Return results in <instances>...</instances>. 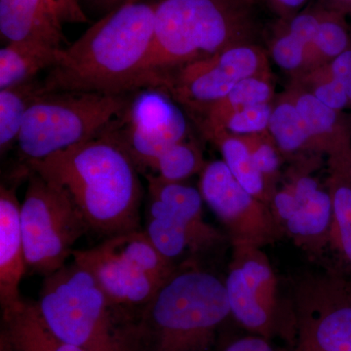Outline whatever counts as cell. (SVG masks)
<instances>
[{
	"instance_id": "cell-1",
	"label": "cell",
	"mask_w": 351,
	"mask_h": 351,
	"mask_svg": "<svg viewBox=\"0 0 351 351\" xmlns=\"http://www.w3.org/2000/svg\"><path fill=\"white\" fill-rule=\"evenodd\" d=\"M158 1L121 4L63 48L43 92L124 94L149 89L147 62Z\"/></svg>"
},
{
	"instance_id": "cell-2",
	"label": "cell",
	"mask_w": 351,
	"mask_h": 351,
	"mask_svg": "<svg viewBox=\"0 0 351 351\" xmlns=\"http://www.w3.org/2000/svg\"><path fill=\"white\" fill-rule=\"evenodd\" d=\"M25 168L66 189L90 230L108 239L140 230L144 191L138 167L110 130Z\"/></svg>"
},
{
	"instance_id": "cell-3",
	"label": "cell",
	"mask_w": 351,
	"mask_h": 351,
	"mask_svg": "<svg viewBox=\"0 0 351 351\" xmlns=\"http://www.w3.org/2000/svg\"><path fill=\"white\" fill-rule=\"evenodd\" d=\"M232 314L226 284L189 265L178 267L127 328L130 351H212Z\"/></svg>"
},
{
	"instance_id": "cell-4",
	"label": "cell",
	"mask_w": 351,
	"mask_h": 351,
	"mask_svg": "<svg viewBox=\"0 0 351 351\" xmlns=\"http://www.w3.org/2000/svg\"><path fill=\"white\" fill-rule=\"evenodd\" d=\"M255 6L247 0H159L147 62L149 89L178 68L235 46L255 43Z\"/></svg>"
},
{
	"instance_id": "cell-5",
	"label": "cell",
	"mask_w": 351,
	"mask_h": 351,
	"mask_svg": "<svg viewBox=\"0 0 351 351\" xmlns=\"http://www.w3.org/2000/svg\"><path fill=\"white\" fill-rule=\"evenodd\" d=\"M38 306L51 332L69 345L83 351H130L128 319L75 261L45 277Z\"/></svg>"
},
{
	"instance_id": "cell-6",
	"label": "cell",
	"mask_w": 351,
	"mask_h": 351,
	"mask_svg": "<svg viewBox=\"0 0 351 351\" xmlns=\"http://www.w3.org/2000/svg\"><path fill=\"white\" fill-rule=\"evenodd\" d=\"M136 94H38L27 110L18 138L21 157L25 164L43 160L99 137L119 123Z\"/></svg>"
},
{
	"instance_id": "cell-7",
	"label": "cell",
	"mask_w": 351,
	"mask_h": 351,
	"mask_svg": "<svg viewBox=\"0 0 351 351\" xmlns=\"http://www.w3.org/2000/svg\"><path fill=\"white\" fill-rule=\"evenodd\" d=\"M27 170L20 211L25 263L29 271L46 277L66 265L76 241L90 228L66 189Z\"/></svg>"
},
{
	"instance_id": "cell-8",
	"label": "cell",
	"mask_w": 351,
	"mask_h": 351,
	"mask_svg": "<svg viewBox=\"0 0 351 351\" xmlns=\"http://www.w3.org/2000/svg\"><path fill=\"white\" fill-rule=\"evenodd\" d=\"M293 311L294 351H351V277L337 271L302 277Z\"/></svg>"
},
{
	"instance_id": "cell-9",
	"label": "cell",
	"mask_w": 351,
	"mask_h": 351,
	"mask_svg": "<svg viewBox=\"0 0 351 351\" xmlns=\"http://www.w3.org/2000/svg\"><path fill=\"white\" fill-rule=\"evenodd\" d=\"M269 75L272 73L265 51L256 43L243 44L166 73L159 91L195 117L245 78Z\"/></svg>"
},
{
	"instance_id": "cell-10",
	"label": "cell",
	"mask_w": 351,
	"mask_h": 351,
	"mask_svg": "<svg viewBox=\"0 0 351 351\" xmlns=\"http://www.w3.org/2000/svg\"><path fill=\"white\" fill-rule=\"evenodd\" d=\"M316 156L295 157L270 203L281 234L313 253L329 245L332 221L331 195L311 172Z\"/></svg>"
},
{
	"instance_id": "cell-11",
	"label": "cell",
	"mask_w": 351,
	"mask_h": 351,
	"mask_svg": "<svg viewBox=\"0 0 351 351\" xmlns=\"http://www.w3.org/2000/svg\"><path fill=\"white\" fill-rule=\"evenodd\" d=\"M199 191L204 202L226 226L232 245L262 248L282 235L269 205L250 195L225 161L206 164L200 173Z\"/></svg>"
},
{
	"instance_id": "cell-12",
	"label": "cell",
	"mask_w": 351,
	"mask_h": 351,
	"mask_svg": "<svg viewBox=\"0 0 351 351\" xmlns=\"http://www.w3.org/2000/svg\"><path fill=\"white\" fill-rule=\"evenodd\" d=\"M110 132L125 147L138 169H149L166 149L188 138V122L168 95L143 89Z\"/></svg>"
},
{
	"instance_id": "cell-13",
	"label": "cell",
	"mask_w": 351,
	"mask_h": 351,
	"mask_svg": "<svg viewBox=\"0 0 351 351\" xmlns=\"http://www.w3.org/2000/svg\"><path fill=\"white\" fill-rule=\"evenodd\" d=\"M75 262L96 279L117 308L132 322L165 282L108 251L103 244L89 250L73 251Z\"/></svg>"
},
{
	"instance_id": "cell-14",
	"label": "cell",
	"mask_w": 351,
	"mask_h": 351,
	"mask_svg": "<svg viewBox=\"0 0 351 351\" xmlns=\"http://www.w3.org/2000/svg\"><path fill=\"white\" fill-rule=\"evenodd\" d=\"M15 186H0V304L2 316L19 309L25 300L20 285L27 270Z\"/></svg>"
},
{
	"instance_id": "cell-15",
	"label": "cell",
	"mask_w": 351,
	"mask_h": 351,
	"mask_svg": "<svg viewBox=\"0 0 351 351\" xmlns=\"http://www.w3.org/2000/svg\"><path fill=\"white\" fill-rule=\"evenodd\" d=\"M286 93L294 101L311 129L321 156L329 166L351 165V117L332 110L291 82Z\"/></svg>"
},
{
	"instance_id": "cell-16",
	"label": "cell",
	"mask_w": 351,
	"mask_h": 351,
	"mask_svg": "<svg viewBox=\"0 0 351 351\" xmlns=\"http://www.w3.org/2000/svg\"><path fill=\"white\" fill-rule=\"evenodd\" d=\"M63 23L55 0H0V34L8 43L36 41L64 48Z\"/></svg>"
},
{
	"instance_id": "cell-17",
	"label": "cell",
	"mask_w": 351,
	"mask_h": 351,
	"mask_svg": "<svg viewBox=\"0 0 351 351\" xmlns=\"http://www.w3.org/2000/svg\"><path fill=\"white\" fill-rule=\"evenodd\" d=\"M145 177L149 199L156 201L166 213L186 226L203 251L211 250L223 242L221 233L204 219V200L199 189L184 182L165 181L154 173H147Z\"/></svg>"
},
{
	"instance_id": "cell-18",
	"label": "cell",
	"mask_w": 351,
	"mask_h": 351,
	"mask_svg": "<svg viewBox=\"0 0 351 351\" xmlns=\"http://www.w3.org/2000/svg\"><path fill=\"white\" fill-rule=\"evenodd\" d=\"M274 75L251 76L232 88L221 100L212 104L193 119L203 135L223 130L226 122L243 108L272 103L276 99Z\"/></svg>"
},
{
	"instance_id": "cell-19",
	"label": "cell",
	"mask_w": 351,
	"mask_h": 351,
	"mask_svg": "<svg viewBox=\"0 0 351 351\" xmlns=\"http://www.w3.org/2000/svg\"><path fill=\"white\" fill-rule=\"evenodd\" d=\"M1 332L14 351H83L58 339L44 322L38 302L25 301L14 313L2 316Z\"/></svg>"
},
{
	"instance_id": "cell-20",
	"label": "cell",
	"mask_w": 351,
	"mask_h": 351,
	"mask_svg": "<svg viewBox=\"0 0 351 351\" xmlns=\"http://www.w3.org/2000/svg\"><path fill=\"white\" fill-rule=\"evenodd\" d=\"M63 48L36 41L10 43L0 50V90L34 80L56 66Z\"/></svg>"
},
{
	"instance_id": "cell-21",
	"label": "cell",
	"mask_w": 351,
	"mask_h": 351,
	"mask_svg": "<svg viewBox=\"0 0 351 351\" xmlns=\"http://www.w3.org/2000/svg\"><path fill=\"white\" fill-rule=\"evenodd\" d=\"M269 131L283 156H321L306 120L286 92L274 99Z\"/></svg>"
},
{
	"instance_id": "cell-22",
	"label": "cell",
	"mask_w": 351,
	"mask_h": 351,
	"mask_svg": "<svg viewBox=\"0 0 351 351\" xmlns=\"http://www.w3.org/2000/svg\"><path fill=\"white\" fill-rule=\"evenodd\" d=\"M325 184L332 199L329 245L351 269V165L329 166Z\"/></svg>"
},
{
	"instance_id": "cell-23",
	"label": "cell",
	"mask_w": 351,
	"mask_h": 351,
	"mask_svg": "<svg viewBox=\"0 0 351 351\" xmlns=\"http://www.w3.org/2000/svg\"><path fill=\"white\" fill-rule=\"evenodd\" d=\"M204 137L218 147L223 156V160L237 181L254 197L270 207L274 196L267 188L265 178L256 167L250 152L241 138L226 130L212 132Z\"/></svg>"
},
{
	"instance_id": "cell-24",
	"label": "cell",
	"mask_w": 351,
	"mask_h": 351,
	"mask_svg": "<svg viewBox=\"0 0 351 351\" xmlns=\"http://www.w3.org/2000/svg\"><path fill=\"white\" fill-rule=\"evenodd\" d=\"M145 232L156 250L170 262L175 263V260L182 257L186 251L193 255L204 252L186 226L151 199L147 204V223Z\"/></svg>"
},
{
	"instance_id": "cell-25",
	"label": "cell",
	"mask_w": 351,
	"mask_h": 351,
	"mask_svg": "<svg viewBox=\"0 0 351 351\" xmlns=\"http://www.w3.org/2000/svg\"><path fill=\"white\" fill-rule=\"evenodd\" d=\"M43 92L38 77L0 90V152L6 154L17 144L25 114L32 101Z\"/></svg>"
},
{
	"instance_id": "cell-26",
	"label": "cell",
	"mask_w": 351,
	"mask_h": 351,
	"mask_svg": "<svg viewBox=\"0 0 351 351\" xmlns=\"http://www.w3.org/2000/svg\"><path fill=\"white\" fill-rule=\"evenodd\" d=\"M350 47L351 36L345 16L322 7L317 34L313 46L306 52L302 73L331 63Z\"/></svg>"
},
{
	"instance_id": "cell-27",
	"label": "cell",
	"mask_w": 351,
	"mask_h": 351,
	"mask_svg": "<svg viewBox=\"0 0 351 351\" xmlns=\"http://www.w3.org/2000/svg\"><path fill=\"white\" fill-rule=\"evenodd\" d=\"M232 262L239 265L250 287L267 306L281 313L277 278L267 256L261 248L249 245H232Z\"/></svg>"
},
{
	"instance_id": "cell-28",
	"label": "cell",
	"mask_w": 351,
	"mask_h": 351,
	"mask_svg": "<svg viewBox=\"0 0 351 351\" xmlns=\"http://www.w3.org/2000/svg\"><path fill=\"white\" fill-rule=\"evenodd\" d=\"M206 164L197 143L186 138L157 157L149 169L156 171V175L165 181L184 182L200 174Z\"/></svg>"
},
{
	"instance_id": "cell-29",
	"label": "cell",
	"mask_w": 351,
	"mask_h": 351,
	"mask_svg": "<svg viewBox=\"0 0 351 351\" xmlns=\"http://www.w3.org/2000/svg\"><path fill=\"white\" fill-rule=\"evenodd\" d=\"M292 82L332 110L343 112L350 108L345 89L332 75L329 64L293 76Z\"/></svg>"
},
{
	"instance_id": "cell-30",
	"label": "cell",
	"mask_w": 351,
	"mask_h": 351,
	"mask_svg": "<svg viewBox=\"0 0 351 351\" xmlns=\"http://www.w3.org/2000/svg\"><path fill=\"white\" fill-rule=\"evenodd\" d=\"M239 137L248 147L256 167L265 178L267 188L274 196L281 181V158L283 156L274 138L269 130Z\"/></svg>"
},
{
	"instance_id": "cell-31",
	"label": "cell",
	"mask_w": 351,
	"mask_h": 351,
	"mask_svg": "<svg viewBox=\"0 0 351 351\" xmlns=\"http://www.w3.org/2000/svg\"><path fill=\"white\" fill-rule=\"evenodd\" d=\"M274 31L269 46L270 56L279 68L287 71L292 77L300 75L304 71L306 62L304 43L288 32L282 21Z\"/></svg>"
},
{
	"instance_id": "cell-32",
	"label": "cell",
	"mask_w": 351,
	"mask_h": 351,
	"mask_svg": "<svg viewBox=\"0 0 351 351\" xmlns=\"http://www.w3.org/2000/svg\"><path fill=\"white\" fill-rule=\"evenodd\" d=\"M274 101L260 104L233 113L226 122L223 130L232 135L244 136L269 130Z\"/></svg>"
},
{
	"instance_id": "cell-33",
	"label": "cell",
	"mask_w": 351,
	"mask_h": 351,
	"mask_svg": "<svg viewBox=\"0 0 351 351\" xmlns=\"http://www.w3.org/2000/svg\"><path fill=\"white\" fill-rule=\"evenodd\" d=\"M329 66L332 75L343 85L351 108V47L332 60Z\"/></svg>"
},
{
	"instance_id": "cell-34",
	"label": "cell",
	"mask_w": 351,
	"mask_h": 351,
	"mask_svg": "<svg viewBox=\"0 0 351 351\" xmlns=\"http://www.w3.org/2000/svg\"><path fill=\"white\" fill-rule=\"evenodd\" d=\"M309 0H265V5L269 7L280 20H290L304 10Z\"/></svg>"
},
{
	"instance_id": "cell-35",
	"label": "cell",
	"mask_w": 351,
	"mask_h": 351,
	"mask_svg": "<svg viewBox=\"0 0 351 351\" xmlns=\"http://www.w3.org/2000/svg\"><path fill=\"white\" fill-rule=\"evenodd\" d=\"M63 22L86 23L80 0H55Z\"/></svg>"
},
{
	"instance_id": "cell-36",
	"label": "cell",
	"mask_w": 351,
	"mask_h": 351,
	"mask_svg": "<svg viewBox=\"0 0 351 351\" xmlns=\"http://www.w3.org/2000/svg\"><path fill=\"white\" fill-rule=\"evenodd\" d=\"M323 8L341 14V15L351 16V0H318L317 2Z\"/></svg>"
},
{
	"instance_id": "cell-37",
	"label": "cell",
	"mask_w": 351,
	"mask_h": 351,
	"mask_svg": "<svg viewBox=\"0 0 351 351\" xmlns=\"http://www.w3.org/2000/svg\"><path fill=\"white\" fill-rule=\"evenodd\" d=\"M94 5L100 7V8L106 9L108 13L113 9L121 5L124 0H89Z\"/></svg>"
},
{
	"instance_id": "cell-38",
	"label": "cell",
	"mask_w": 351,
	"mask_h": 351,
	"mask_svg": "<svg viewBox=\"0 0 351 351\" xmlns=\"http://www.w3.org/2000/svg\"><path fill=\"white\" fill-rule=\"evenodd\" d=\"M0 351H14L12 346L9 343L8 339L6 338L5 335L2 332L0 334Z\"/></svg>"
},
{
	"instance_id": "cell-39",
	"label": "cell",
	"mask_w": 351,
	"mask_h": 351,
	"mask_svg": "<svg viewBox=\"0 0 351 351\" xmlns=\"http://www.w3.org/2000/svg\"><path fill=\"white\" fill-rule=\"evenodd\" d=\"M247 1L250 2V3L254 4V5H258V4H265V0H247Z\"/></svg>"
},
{
	"instance_id": "cell-40",
	"label": "cell",
	"mask_w": 351,
	"mask_h": 351,
	"mask_svg": "<svg viewBox=\"0 0 351 351\" xmlns=\"http://www.w3.org/2000/svg\"><path fill=\"white\" fill-rule=\"evenodd\" d=\"M143 1V0H124L121 4L134 3V2ZM120 6V5H119Z\"/></svg>"
}]
</instances>
